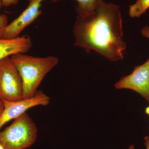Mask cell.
I'll return each mask as SVG.
<instances>
[{
  "instance_id": "cell-1",
  "label": "cell",
  "mask_w": 149,
  "mask_h": 149,
  "mask_svg": "<svg viewBox=\"0 0 149 149\" xmlns=\"http://www.w3.org/2000/svg\"><path fill=\"white\" fill-rule=\"evenodd\" d=\"M74 45L88 53L94 50L112 61L123 58L126 48L123 40L119 6L100 0L92 13L77 15L73 29Z\"/></svg>"
},
{
  "instance_id": "cell-2",
  "label": "cell",
  "mask_w": 149,
  "mask_h": 149,
  "mask_svg": "<svg viewBox=\"0 0 149 149\" xmlns=\"http://www.w3.org/2000/svg\"><path fill=\"white\" fill-rule=\"evenodd\" d=\"M10 58L22 80L23 99L35 95L46 74L59 61L58 58L54 56L40 57L22 53L15 54Z\"/></svg>"
},
{
  "instance_id": "cell-3",
  "label": "cell",
  "mask_w": 149,
  "mask_h": 149,
  "mask_svg": "<svg viewBox=\"0 0 149 149\" xmlns=\"http://www.w3.org/2000/svg\"><path fill=\"white\" fill-rule=\"evenodd\" d=\"M37 135L36 124L25 112L0 131V145L6 149H27L35 143Z\"/></svg>"
},
{
  "instance_id": "cell-4",
  "label": "cell",
  "mask_w": 149,
  "mask_h": 149,
  "mask_svg": "<svg viewBox=\"0 0 149 149\" xmlns=\"http://www.w3.org/2000/svg\"><path fill=\"white\" fill-rule=\"evenodd\" d=\"M0 98L9 102L23 99L22 80L10 57L0 60Z\"/></svg>"
},
{
  "instance_id": "cell-5",
  "label": "cell",
  "mask_w": 149,
  "mask_h": 149,
  "mask_svg": "<svg viewBox=\"0 0 149 149\" xmlns=\"http://www.w3.org/2000/svg\"><path fill=\"white\" fill-rule=\"evenodd\" d=\"M50 100V97L42 91L38 90L35 95L29 98L17 101H3V109L0 116V130L7 123L20 116L29 109L38 106L48 105Z\"/></svg>"
},
{
  "instance_id": "cell-6",
  "label": "cell",
  "mask_w": 149,
  "mask_h": 149,
  "mask_svg": "<svg viewBox=\"0 0 149 149\" xmlns=\"http://www.w3.org/2000/svg\"><path fill=\"white\" fill-rule=\"evenodd\" d=\"M44 1L28 0L29 4L27 8L3 29L1 38L12 39L19 37L25 28L42 14L40 8Z\"/></svg>"
},
{
  "instance_id": "cell-7",
  "label": "cell",
  "mask_w": 149,
  "mask_h": 149,
  "mask_svg": "<svg viewBox=\"0 0 149 149\" xmlns=\"http://www.w3.org/2000/svg\"><path fill=\"white\" fill-rule=\"evenodd\" d=\"M114 86L117 89L135 91L149 102V58L143 64L135 67L131 74L123 77Z\"/></svg>"
},
{
  "instance_id": "cell-8",
  "label": "cell",
  "mask_w": 149,
  "mask_h": 149,
  "mask_svg": "<svg viewBox=\"0 0 149 149\" xmlns=\"http://www.w3.org/2000/svg\"><path fill=\"white\" fill-rule=\"evenodd\" d=\"M32 47L31 38L27 35L12 39L0 38V60L15 54L26 53Z\"/></svg>"
},
{
  "instance_id": "cell-9",
  "label": "cell",
  "mask_w": 149,
  "mask_h": 149,
  "mask_svg": "<svg viewBox=\"0 0 149 149\" xmlns=\"http://www.w3.org/2000/svg\"><path fill=\"white\" fill-rule=\"evenodd\" d=\"M78 4L76 6L77 15L84 17L93 12L100 0H76Z\"/></svg>"
},
{
  "instance_id": "cell-10",
  "label": "cell",
  "mask_w": 149,
  "mask_h": 149,
  "mask_svg": "<svg viewBox=\"0 0 149 149\" xmlns=\"http://www.w3.org/2000/svg\"><path fill=\"white\" fill-rule=\"evenodd\" d=\"M149 8V0H137L130 6L129 14L132 17H139Z\"/></svg>"
},
{
  "instance_id": "cell-11",
  "label": "cell",
  "mask_w": 149,
  "mask_h": 149,
  "mask_svg": "<svg viewBox=\"0 0 149 149\" xmlns=\"http://www.w3.org/2000/svg\"><path fill=\"white\" fill-rule=\"evenodd\" d=\"M1 3L0 2V8H1ZM8 24V17L6 15L2 14L0 15V38L1 37V33L3 29Z\"/></svg>"
},
{
  "instance_id": "cell-12",
  "label": "cell",
  "mask_w": 149,
  "mask_h": 149,
  "mask_svg": "<svg viewBox=\"0 0 149 149\" xmlns=\"http://www.w3.org/2000/svg\"><path fill=\"white\" fill-rule=\"evenodd\" d=\"M3 6L8 7L12 5H16L18 3V0H0Z\"/></svg>"
},
{
  "instance_id": "cell-13",
  "label": "cell",
  "mask_w": 149,
  "mask_h": 149,
  "mask_svg": "<svg viewBox=\"0 0 149 149\" xmlns=\"http://www.w3.org/2000/svg\"><path fill=\"white\" fill-rule=\"evenodd\" d=\"M141 33L143 37L149 39V26H146L141 30Z\"/></svg>"
},
{
  "instance_id": "cell-14",
  "label": "cell",
  "mask_w": 149,
  "mask_h": 149,
  "mask_svg": "<svg viewBox=\"0 0 149 149\" xmlns=\"http://www.w3.org/2000/svg\"><path fill=\"white\" fill-rule=\"evenodd\" d=\"M144 145L146 147V149H149V136H146L144 138Z\"/></svg>"
},
{
  "instance_id": "cell-15",
  "label": "cell",
  "mask_w": 149,
  "mask_h": 149,
  "mask_svg": "<svg viewBox=\"0 0 149 149\" xmlns=\"http://www.w3.org/2000/svg\"><path fill=\"white\" fill-rule=\"evenodd\" d=\"M146 113L149 116V107H147L146 108Z\"/></svg>"
},
{
  "instance_id": "cell-16",
  "label": "cell",
  "mask_w": 149,
  "mask_h": 149,
  "mask_svg": "<svg viewBox=\"0 0 149 149\" xmlns=\"http://www.w3.org/2000/svg\"><path fill=\"white\" fill-rule=\"evenodd\" d=\"M128 149H135V147H134V145H130V146H129Z\"/></svg>"
},
{
  "instance_id": "cell-17",
  "label": "cell",
  "mask_w": 149,
  "mask_h": 149,
  "mask_svg": "<svg viewBox=\"0 0 149 149\" xmlns=\"http://www.w3.org/2000/svg\"><path fill=\"white\" fill-rule=\"evenodd\" d=\"M3 109V107H0V116L1 114Z\"/></svg>"
},
{
  "instance_id": "cell-18",
  "label": "cell",
  "mask_w": 149,
  "mask_h": 149,
  "mask_svg": "<svg viewBox=\"0 0 149 149\" xmlns=\"http://www.w3.org/2000/svg\"><path fill=\"white\" fill-rule=\"evenodd\" d=\"M0 107H3V103L1 98H0Z\"/></svg>"
},
{
  "instance_id": "cell-19",
  "label": "cell",
  "mask_w": 149,
  "mask_h": 149,
  "mask_svg": "<svg viewBox=\"0 0 149 149\" xmlns=\"http://www.w3.org/2000/svg\"><path fill=\"white\" fill-rule=\"evenodd\" d=\"M0 149H6L3 148V146H2L1 145H0Z\"/></svg>"
}]
</instances>
